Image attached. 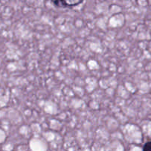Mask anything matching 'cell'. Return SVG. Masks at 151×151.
Here are the masks:
<instances>
[{
    "instance_id": "obj_2",
    "label": "cell",
    "mask_w": 151,
    "mask_h": 151,
    "mask_svg": "<svg viewBox=\"0 0 151 151\" xmlns=\"http://www.w3.org/2000/svg\"><path fill=\"white\" fill-rule=\"evenodd\" d=\"M142 151H151V141L147 142L144 145Z\"/></svg>"
},
{
    "instance_id": "obj_1",
    "label": "cell",
    "mask_w": 151,
    "mask_h": 151,
    "mask_svg": "<svg viewBox=\"0 0 151 151\" xmlns=\"http://www.w3.org/2000/svg\"><path fill=\"white\" fill-rule=\"evenodd\" d=\"M52 1L55 5L58 7H66L78 5V4L82 2L83 0H52Z\"/></svg>"
}]
</instances>
